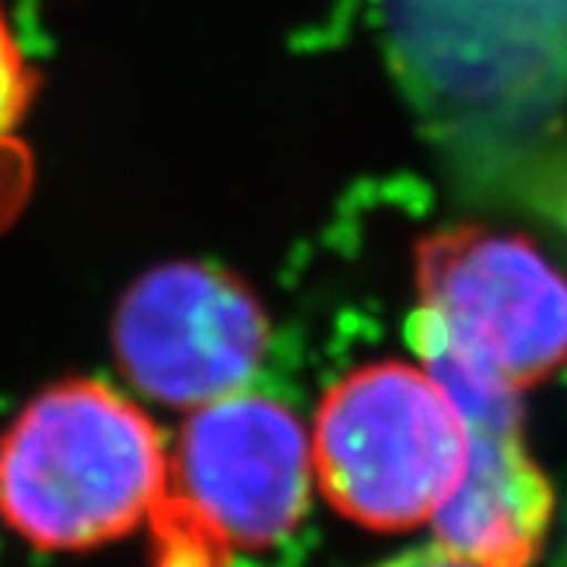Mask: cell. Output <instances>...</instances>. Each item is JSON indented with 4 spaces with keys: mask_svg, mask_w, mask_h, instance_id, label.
<instances>
[{
    "mask_svg": "<svg viewBox=\"0 0 567 567\" xmlns=\"http://www.w3.org/2000/svg\"><path fill=\"white\" fill-rule=\"evenodd\" d=\"M391 567H473V565H464V561L451 558V555H445V551L432 548V551L410 555V558H404V561H398V565H391Z\"/></svg>",
    "mask_w": 567,
    "mask_h": 567,
    "instance_id": "cell-9",
    "label": "cell"
},
{
    "mask_svg": "<svg viewBox=\"0 0 567 567\" xmlns=\"http://www.w3.org/2000/svg\"><path fill=\"white\" fill-rule=\"evenodd\" d=\"M32 89L29 63L0 13V234L20 215L32 189V158L22 142Z\"/></svg>",
    "mask_w": 567,
    "mask_h": 567,
    "instance_id": "cell-7",
    "label": "cell"
},
{
    "mask_svg": "<svg viewBox=\"0 0 567 567\" xmlns=\"http://www.w3.org/2000/svg\"><path fill=\"white\" fill-rule=\"evenodd\" d=\"M268 347L259 297L221 265L145 271L114 316V357L145 398L199 410L246 391Z\"/></svg>",
    "mask_w": 567,
    "mask_h": 567,
    "instance_id": "cell-4",
    "label": "cell"
},
{
    "mask_svg": "<svg viewBox=\"0 0 567 567\" xmlns=\"http://www.w3.org/2000/svg\"><path fill=\"white\" fill-rule=\"evenodd\" d=\"M171 464L174 492L227 548L275 546L309 507L312 442L290 406L256 391L193 410Z\"/></svg>",
    "mask_w": 567,
    "mask_h": 567,
    "instance_id": "cell-5",
    "label": "cell"
},
{
    "mask_svg": "<svg viewBox=\"0 0 567 567\" xmlns=\"http://www.w3.org/2000/svg\"><path fill=\"white\" fill-rule=\"evenodd\" d=\"M152 567H227L230 548L215 536V529L181 498L174 488L155 511L152 524Z\"/></svg>",
    "mask_w": 567,
    "mask_h": 567,
    "instance_id": "cell-8",
    "label": "cell"
},
{
    "mask_svg": "<svg viewBox=\"0 0 567 567\" xmlns=\"http://www.w3.org/2000/svg\"><path fill=\"white\" fill-rule=\"evenodd\" d=\"M470 425L466 466L454 495L432 517L439 551L473 567H529L546 546L555 495L533 461L520 394L447 388Z\"/></svg>",
    "mask_w": 567,
    "mask_h": 567,
    "instance_id": "cell-6",
    "label": "cell"
},
{
    "mask_svg": "<svg viewBox=\"0 0 567 567\" xmlns=\"http://www.w3.org/2000/svg\"><path fill=\"white\" fill-rule=\"evenodd\" d=\"M171 488L162 425L99 379L44 388L0 435V520L44 551H85L148 529Z\"/></svg>",
    "mask_w": 567,
    "mask_h": 567,
    "instance_id": "cell-1",
    "label": "cell"
},
{
    "mask_svg": "<svg viewBox=\"0 0 567 567\" xmlns=\"http://www.w3.org/2000/svg\"><path fill=\"white\" fill-rule=\"evenodd\" d=\"M470 425L425 365L369 363L319 404L312 473L338 514L372 529L432 524L461 483Z\"/></svg>",
    "mask_w": 567,
    "mask_h": 567,
    "instance_id": "cell-3",
    "label": "cell"
},
{
    "mask_svg": "<svg viewBox=\"0 0 567 567\" xmlns=\"http://www.w3.org/2000/svg\"><path fill=\"white\" fill-rule=\"evenodd\" d=\"M413 344L445 388L524 394L567 363V278L517 234L457 224L416 244Z\"/></svg>",
    "mask_w": 567,
    "mask_h": 567,
    "instance_id": "cell-2",
    "label": "cell"
}]
</instances>
